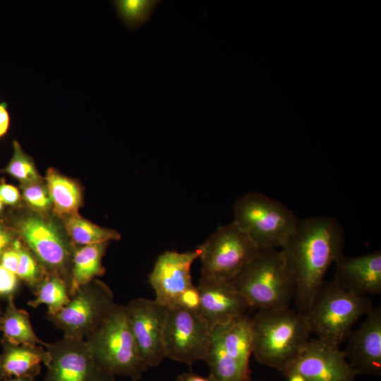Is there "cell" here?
<instances>
[{"instance_id":"1","label":"cell","mask_w":381,"mask_h":381,"mask_svg":"<svg viewBox=\"0 0 381 381\" xmlns=\"http://www.w3.org/2000/svg\"><path fill=\"white\" fill-rule=\"evenodd\" d=\"M345 235L339 222L326 216L298 219L282 250L295 282L294 301L306 314L330 265L343 254Z\"/></svg>"},{"instance_id":"2","label":"cell","mask_w":381,"mask_h":381,"mask_svg":"<svg viewBox=\"0 0 381 381\" xmlns=\"http://www.w3.org/2000/svg\"><path fill=\"white\" fill-rule=\"evenodd\" d=\"M252 354L261 364L283 374L294 363L310 340L305 314L289 306L258 310L251 318Z\"/></svg>"},{"instance_id":"3","label":"cell","mask_w":381,"mask_h":381,"mask_svg":"<svg viewBox=\"0 0 381 381\" xmlns=\"http://www.w3.org/2000/svg\"><path fill=\"white\" fill-rule=\"evenodd\" d=\"M250 308L288 307L295 282L282 249L259 250L230 281Z\"/></svg>"},{"instance_id":"4","label":"cell","mask_w":381,"mask_h":381,"mask_svg":"<svg viewBox=\"0 0 381 381\" xmlns=\"http://www.w3.org/2000/svg\"><path fill=\"white\" fill-rule=\"evenodd\" d=\"M85 341L97 365L111 375L138 381L148 369L140 356L126 305L116 304Z\"/></svg>"},{"instance_id":"5","label":"cell","mask_w":381,"mask_h":381,"mask_svg":"<svg viewBox=\"0 0 381 381\" xmlns=\"http://www.w3.org/2000/svg\"><path fill=\"white\" fill-rule=\"evenodd\" d=\"M373 308L368 296L349 291L334 279L324 280L306 315L316 338L339 346L354 324Z\"/></svg>"},{"instance_id":"6","label":"cell","mask_w":381,"mask_h":381,"mask_svg":"<svg viewBox=\"0 0 381 381\" xmlns=\"http://www.w3.org/2000/svg\"><path fill=\"white\" fill-rule=\"evenodd\" d=\"M234 217L233 221L259 250L282 248L299 219L283 203L258 192L238 198Z\"/></svg>"},{"instance_id":"7","label":"cell","mask_w":381,"mask_h":381,"mask_svg":"<svg viewBox=\"0 0 381 381\" xmlns=\"http://www.w3.org/2000/svg\"><path fill=\"white\" fill-rule=\"evenodd\" d=\"M116 305L111 289L94 279L78 286L63 309L55 314H47L46 318L64 332V337L85 339L104 321Z\"/></svg>"},{"instance_id":"8","label":"cell","mask_w":381,"mask_h":381,"mask_svg":"<svg viewBox=\"0 0 381 381\" xmlns=\"http://www.w3.org/2000/svg\"><path fill=\"white\" fill-rule=\"evenodd\" d=\"M201 277L230 282L259 251L234 222L213 232L200 246Z\"/></svg>"},{"instance_id":"9","label":"cell","mask_w":381,"mask_h":381,"mask_svg":"<svg viewBox=\"0 0 381 381\" xmlns=\"http://www.w3.org/2000/svg\"><path fill=\"white\" fill-rule=\"evenodd\" d=\"M212 329L197 310L180 306L169 308L164 332L166 358L188 365L204 361Z\"/></svg>"},{"instance_id":"10","label":"cell","mask_w":381,"mask_h":381,"mask_svg":"<svg viewBox=\"0 0 381 381\" xmlns=\"http://www.w3.org/2000/svg\"><path fill=\"white\" fill-rule=\"evenodd\" d=\"M19 234L25 246L46 272L59 274L71 288L73 248L50 221L30 216L19 224Z\"/></svg>"},{"instance_id":"11","label":"cell","mask_w":381,"mask_h":381,"mask_svg":"<svg viewBox=\"0 0 381 381\" xmlns=\"http://www.w3.org/2000/svg\"><path fill=\"white\" fill-rule=\"evenodd\" d=\"M358 373L339 346L310 339L294 363L284 373L287 381H356Z\"/></svg>"},{"instance_id":"12","label":"cell","mask_w":381,"mask_h":381,"mask_svg":"<svg viewBox=\"0 0 381 381\" xmlns=\"http://www.w3.org/2000/svg\"><path fill=\"white\" fill-rule=\"evenodd\" d=\"M50 359L43 381H115L94 361L85 339L64 337L46 343Z\"/></svg>"},{"instance_id":"13","label":"cell","mask_w":381,"mask_h":381,"mask_svg":"<svg viewBox=\"0 0 381 381\" xmlns=\"http://www.w3.org/2000/svg\"><path fill=\"white\" fill-rule=\"evenodd\" d=\"M126 306L141 359L147 368L159 366L166 358L164 332L169 308L145 298H133Z\"/></svg>"},{"instance_id":"14","label":"cell","mask_w":381,"mask_h":381,"mask_svg":"<svg viewBox=\"0 0 381 381\" xmlns=\"http://www.w3.org/2000/svg\"><path fill=\"white\" fill-rule=\"evenodd\" d=\"M201 251L199 246L183 253L165 251L158 256L149 275V283L157 303L173 308L178 305L181 295L194 286L191 266L200 258Z\"/></svg>"},{"instance_id":"15","label":"cell","mask_w":381,"mask_h":381,"mask_svg":"<svg viewBox=\"0 0 381 381\" xmlns=\"http://www.w3.org/2000/svg\"><path fill=\"white\" fill-rule=\"evenodd\" d=\"M196 288L200 296L197 312L212 328L246 314L250 308L230 282L200 276Z\"/></svg>"},{"instance_id":"16","label":"cell","mask_w":381,"mask_h":381,"mask_svg":"<svg viewBox=\"0 0 381 381\" xmlns=\"http://www.w3.org/2000/svg\"><path fill=\"white\" fill-rule=\"evenodd\" d=\"M344 351L358 374L380 376L381 373V308H373L364 322L347 337Z\"/></svg>"},{"instance_id":"17","label":"cell","mask_w":381,"mask_h":381,"mask_svg":"<svg viewBox=\"0 0 381 381\" xmlns=\"http://www.w3.org/2000/svg\"><path fill=\"white\" fill-rule=\"evenodd\" d=\"M334 263L336 273L334 279L345 289L363 296L381 293L380 250L356 257L341 254Z\"/></svg>"},{"instance_id":"18","label":"cell","mask_w":381,"mask_h":381,"mask_svg":"<svg viewBox=\"0 0 381 381\" xmlns=\"http://www.w3.org/2000/svg\"><path fill=\"white\" fill-rule=\"evenodd\" d=\"M210 345L229 359L249 367L252 354L251 318L244 314L214 326Z\"/></svg>"},{"instance_id":"19","label":"cell","mask_w":381,"mask_h":381,"mask_svg":"<svg viewBox=\"0 0 381 381\" xmlns=\"http://www.w3.org/2000/svg\"><path fill=\"white\" fill-rule=\"evenodd\" d=\"M0 381L18 377H36L41 363L46 365L50 354L42 345H16L1 340Z\"/></svg>"},{"instance_id":"20","label":"cell","mask_w":381,"mask_h":381,"mask_svg":"<svg viewBox=\"0 0 381 381\" xmlns=\"http://www.w3.org/2000/svg\"><path fill=\"white\" fill-rule=\"evenodd\" d=\"M4 312L0 315V332L2 340L16 345H45L35 334L29 313L16 307L14 296L7 297Z\"/></svg>"},{"instance_id":"21","label":"cell","mask_w":381,"mask_h":381,"mask_svg":"<svg viewBox=\"0 0 381 381\" xmlns=\"http://www.w3.org/2000/svg\"><path fill=\"white\" fill-rule=\"evenodd\" d=\"M109 242L75 248L72 258L71 296L80 286L105 273L102 258Z\"/></svg>"},{"instance_id":"22","label":"cell","mask_w":381,"mask_h":381,"mask_svg":"<svg viewBox=\"0 0 381 381\" xmlns=\"http://www.w3.org/2000/svg\"><path fill=\"white\" fill-rule=\"evenodd\" d=\"M45 179L54 213L63 218L77 214L82 195L76 182L52 168L48 169Z\"/></svg>"},{"instance_id":"23","label":"cell","mask_w":381,"mask_h":381,"mask_svg":"<svg viewBox=\"0 0 381 381\" xmlns=\"http://www.w3.org/2000/svg\"><path fill=\"white\" fill-rule=\"evenodd\" d=\"M32 293L35 297L29 301L28 305L33 308L45 305L48 308L47 314L59 312L71 299L68 284L56 272H46Z\"/></svg>"},{"instance_id":"24","label":"cell","mask_w":381,"mask_h":381,"mask_svg":"<svg viewBox=\"0 0 381 381\" xmlns=\"http://www.w3.org/2000/svg\"><path fill=\"white\" fill-rule=\"evenodd\" d=\"M68 235L73 244L80 246L118 241L121 234L111 229L93 224L77 214L64 218Z\"/></svg>"},{"instance_id":"25","label":"cell","mask_w":381,"mask_h":381,"mask_svg":"<svg viewBox=\"0 0 381 381\" xmlns=\"http://www.w3.org/2000/svg\"><path fill=\"white\" fill-rule=\"evenodd\" d=\"M161 2L159 0H116L113 4L123 24L137 30L151 19Z\"/></svg>"},{"instance_id":"26","label":"cell","mask_w":381,"mask_h":381,"mask_svg":"<svg viewBox=\"0 0 381 381\" xmlns=\"http://www.w3.org/2000/svg\"><path fill=\"white\" fill-rule=\"evenodd\" d=\"M13 154L8 164L3 169L23 184L40 181V176L31 158L23 150L17 140L13 142Z\"/></svg>"},{"instance_id":"27","label":"cell","mask_w":381,"mask_h":381,"mask_svg":"<svg viewBox=\"0 0 381 381\" xmlns=\"http://www.w3.org/2000/svg\"><path fill=\"white\" fill-rule=\"evenodd\" d=\"M19 262L16 275L33 291L46 273V270L25 246L19 249Z\"/></svg>"},{"instance_id":"28","label":"cell","mask_w":381,"mask_h":381,"mask_svg":"<svg viewBox=\"0 0 381 381\" xmlns=\"http://www.w3.org/2000/svg\"><path fill=\"white\" fill-rule=\"evenodd\" d=\"M23 197L25 202L34 210L44 213L52 207V200L47 186L40 181L23 184Z\"/></svg>"},{"instance_id":"29","label":"cell","mask_w":381,"mask_h":381,"mask_svg":"<svg viewBox=\"0 0 381 381\" xmlns=\"http://www.w3.org/2000/svg\"><path fill=\"white\" fill-rule=\"evenodd\" d=\"M22 245V242L16 238L11 246L5 250L0 258V264L16 274L20 257L19 249Z\"/></svg>"},{"instance_id":"30","label":"cell","mask_w":381,"mask_h":381,"mask_svg":"<svg viewBox=\"0 0 381 381\" xmlns=\"http://www.w3.org/2000/svg\"><path fill=\"white\" fill-rule=\"evenodd\" d=\"M17 275L0 264V296H14L19 286Z\"/></svg>"},{"instance_id":"31","label":"cell","mask_w":381,"mask_h":381,"mask_svg":"<svg viewBox=\"0 0 381 381\" xmlns=\"http://www.w3.org/2000/svg\"><path fill=\"white\" fill-rule=\"evenodd\" d=\"M200 296L196 286L185 291L180 296L177 306L197 310L199 306Z\"/></svg>"},{"instance_id":"32","label":"cell","mask_w":381,"mask_h":381,"mask_svg":"<svg viewBox=\"0 0 381 381\" xmlns=\"http://www.w3.org/2000/svg\"><path fill=\"white\" fill-rule=\"evenodd\" d=\"M20 194L17 188L5 183H0V200L5 204L14 205L19 202Z\"/></svg>"},{"instance_id":"33","label":"cell","mask_w":381,"mask_h":381,"mask_svg":"<svg viewBox=\"0 0 381 381\" xmlns=\"http://www.w3.org/2000/svg\"><path fill=\"white\" fill-rule=\"evenodd\" d=\"M15 234L0 222V258L15 241Z\"/></svg>"},{"instance_id":"34","label":"cell","mask_w":381,"mask_h":381,"mask_svg":"<svg viewBox=\"0 0 381 381\" xmlns=\"http://www.w3.org/2000/svg\"><path fill=\"white\" fill-rule=\"evenodd\" d=\"M10 118L6 105L0 104V137L4 135L9 127Z\"/></svg>"},{"instance_id":"35","label":"cell","mask_w":381,"mask_h":381,"mask_svg":"<svg viewBox=\"0 0 381 381\" xmlns=\"http://www.w3.org/2000/svg\"><path fill=\"white\" fill-rule=\"evenodd\" d=\"M175 381H216L209 377H203L193 372L183 373L179 375Z\"/></svg>"},{"instance_id":"36","label":"cell","mask_w":381,"mask_h":381,"mask_svg":"<svg viewBox=\"0 0 381 381\" xmlns=\"http://www.w3.org/2000/svg\"><path fill=\"white\" fill-rule=\"evenodd\" d=\"M4 381H37L35 380V377H11L6 380H4Z\"/></svg>"},{"instance_id":"37","label":"cell","mask_w":381,"mask_h":381,"mask_svg":"<svg viewBox=\"0 0 381 381\" xmlns=\"http://www.w3.org/2000/svg\"><path fill=\"white\" fill-rule=\"evenodd\" d=\"M3 207H4L3 202L0 200V212L2 211Z\"/></svg>"},{"instance_id":"38","label":"cell","mask_w":381,"mask_h":381,"mask_svg":"<svg viewBox=\"0 0 381 381\" xmlns=\"http://www.w3.org/2000/svg\"><path fill=\"white\" fill-rule=\"evenodd\" d=\"M2 313L1 310V308H0V315Z\"/></svg>"}]
</instances>
